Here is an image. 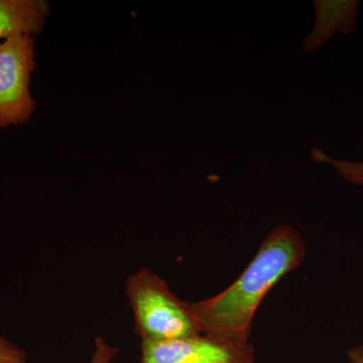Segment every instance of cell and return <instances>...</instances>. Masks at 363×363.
<instances>
[{
	"mask_svg": "<svg viewBox=\"0 0 363 363\" xmlns=\"http://www.w3.org/2000/svg\"><path fill=\"white\" fill-rule=\"evenodd\" d=\"M35 68L33 35H14L0 43V130L28 123L35 111L30 91Z\"/></svg>",
	"mask_w": 363,
	"mask_h": 363,
	"instance_id": "3957f363",
	"label": "cell"
},
{
	"mask_svg": "<svg viewBox=\"0 0 363 363\" xmlns=\"http://www.w3.org/2000/svg\"><path fill=\"white\" fill-rule=\"evenodd\" d=\"M307 245L297 229L279 224L272 229L252 262L225 290L192 303L200 332L220 340L250 342L253 319L281 279L303 264Z\"/></svg>",
	"mask_w": 363,
	"mask_h": 363,
	"instance_id": "6da1fadb",
	"label": "cell"
},
{
	"mask_svg": "<svg viewBox=\"0 0 363 363\" xmlns=\"http://www.w3.org/2000/svg\"><path fill=\"white\" fill-rule=\"evenodd\" d=\"M0 363H26L25 351L0 337Z\"/></svg>",
	"mask_w": 363,
	"mask_h": 363,
	"instance_id": "9c48e42d",
	"label": "cell"
},
{
	"mask_svg": "<svg viewBox=\"0 0 363 363\" xmlns=\"http://www.w3.org/2000/svg\"><path fill=\"white\" fill-rule=\"evenodd\" d=\"M50 13L44 0H0V39L37 35Z\"/></svg>",
	"mask_w": 363,
	"mask_h": 363,
	"instance_id": "8992f818",
	"label": "cell"
},
{
	"mask_svg": "<svg viewBox=\"0 0 363 363\" xmlns=\"http://www.w3.org/2000/svg\"><path fill=\"white\" fill-rule=\"evenodd\" d=\"M311 157L315 162L331 164L343 180L363 187V162L333 159L319 147L312 149Z\"/></svg>",
	"mask_w": 363,
	"mask_h": 363,
	"instance_id": "52a82bcc",
	"label": "cell"
},
{
	"mask_svg": "<svg viewBox=\"0 0 363 363\" xmlns=\"http://www.w3.org/2000/svg\"><path fill=\"white\" fill-rule=\"evenodd\" d=\"M250 342L220 340L199 334L168 341H142L140 363H255Z\"/></svg>",
	"mask_w": 363,
	"mask_h": 363,
	"instance_id": "277c9868",
	"label": "cell"
},
{
	"mask_svg": "<svg viewBox=\"0 0 363 363\" xmlns=\"http://www.w3.org/2000/svg\"><path fill=\"white\" fill-rule=\"evenodd\" d=\"M359 6L360 1L358 0H316L314 2L316 23L311 35L306 38L303 43L304 51L312 54L323 47L335 33L350 35L354 33Z\"/></svg>",
	"mask_w": 363,
	"mask_h": 363,
	"instance_id": "5b68a950",
	"label": "cell"
},
{
	"mask_svg": "<svg viewBox=\"0 0 363 363\" xmlns=\"http://www.w3.org/2000/svg\"><path fill=\"white\" fill-rule=\"evenodd\" d=\"M350 363H363V345L354 346L347 351Z\"/></svg>",
	"mask_w": 363,
	"mask_h": 363,
	"instance_id": "30bf717a",
	"label": "cell"
},
{
	"mask_svg": "<svg viewBox=\"0 0 363 363\" xmlns=\"http://www.w3.org/2000/svg\"><path fill=\"white\" fill-rule=\"evenodd\" d=\"M118 353V348L114 347L105 339H95V348L90 363H111Z\"/></svg>",
	"mask_w": 363,
	"mask_h": 363,
	"instance_id": "ba28073f",
	"label": "cell"
},
{
	"mask_svg": "<svg viewBox=\"0 0 363 363\" xmlns=\"http://www.w3.org/2000/svg\"><path fill=\"white\" fill-rule=\"evenodd\" d=\"M135 331L142 341H168L199 335L192 303L181 300L168 283L150 269L126 279Z\"/></svg>",
	"mask_w": 363,
	"mask_h": 363,
	"instance_id": "7a4b0ae2",
	"label": "cell"
}]
</instances>
